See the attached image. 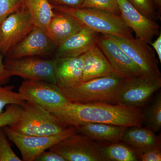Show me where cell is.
<instances>
[{
  "instance_id": "e575fe53",
  "label": "cell",
  "mask_w": 161,
  "mask_h": 161,
  "mask_svg": "<svg viewBox=\"0 0 161 161\" xmlns=\"http://www.w3.org/2000/svg\"><path fill=\"white\" fill-rule=\"evenodd\" d=\"M152 1L153 4L154 6H156L160 10H161V0H151Z\"/></svg>"
},
{
  "instance_id": "cb8c5ba5",
  "label": "cell",
  "mask_w": 161,
  "mask_h": 161,
  "mask_svg": "<svg viewBox=\"0 0 161 161\" xmlns=\"http://www.w3.org/2000/svg\"><path fill=\"white\" fill-rule=\"evenodd\" d=\"M14 88L13 86H3L0 84V114L6 106L17 105L22 107L26 102L19 92L14 91Z\"/></svg>"
},
{
  "instance_id": "e0dca14e",
  "label": "cell",
  "mask_w": 161,
  "mask_h": 161,
  "mask_svg": "<svg viewBox=\"0 0 161 161\" xmlns=\"http://www.w3.org/2000/svg\"><path fill=\"white\" fill-rule=\"evenodd\" d=\"M83 54L56 59L55 76L60 88H66L82 82Z\"/></svg>"
},
{
  "instance_id": "7a4b0ae2",
  "label": "cell",
  "mask_w": 161,
  "mask_h": 161,
  "mask_svg": "<svg viewBox=\"0 0 161 161\" xmlns=\"http://www.w3.org/2000/svg\"><path fill=\"white\" fill-rule=\"evenodd\" d=\"M125 80L114 73L61 90L70 103L104 102L116 104Z\"/></svg>"
},
{
  "instance_id": "f1b7e54d",
  "label": "cell",
  "mask_w": 161,
  "mask_h": 161,
  "mask_svg": "<svg viewBox=\"0 0 161 161\" xmlns=\"http://www.w3.org/2000/svg\"><path fill=\"white\" fill-rule=\"evenodd\" d=\"M23 0H0V23L19 9Z\"/></svg>"
},
{
  "instance_id": "ffe728a7",
  "label": "cell",
  "mask_w": 161,
  "mask_h": 161,
  "mask_svg": "<svg viewBox=\"0 0 161 161\" xmlns=\"http://www.w3.org/2000/svg\"><path fill=\"white\" fill-rule=\"evenodd\" d=\"M128 127L111 124L87 123L76 127L77 132L86 136L99 143H117L123 142Z\"/></svg>"
},
{
  "instance_id": "3957f363",
  "label": "cell",
  "mask_w": 161,
  "mask_h": 161,
  "mask_svg": "<svg viewBox=\"0 0 161 161\" xmlns=\"http://www.w3.org/2000/svg\"><path fill=\"white\" fill-rule=\"evenodd\" d=\"M9 127L24 135L51 136L64 132L69 126L39 105L26 101L17 121Z\"/></svg>"
},
{
  "instance_id": "4dcf8cb0",
  "label": "cell",
  "mask_w": 161,
  "mask_h": 161,
  "mask_svg": "<svg viewBox=\"0 0 161 161\" xmlns=\"http://www.w3.org/2000/svg\"><path fill=\"white\" fill-rule=\"evenodd\" d=\"M161 148L152 149L138 154L139 159L142 161H161Z\"/></svg>"
},
{
  "instance_id": "9a60e30c",
  "label": "cell",
  "mask_w": 161,
  "mask_h": 161,
  "mask_svg": "<svg viewBox=\"0 0 161 161\" xmlns=\"http://www.w3.org/2000/svg\"><path fill=\"white\" fill-rule=\"evenodd\" d=\"M98 33L84 26L57 47L55 59L78 57L97 44Z\"/></svg>"
},
{
  "instance_id": "52a82bcc",
  "label": "cell",
  "mask_w": 161,
  "mask_h": 161,
  "mask_svg": "<svg viewBox=\"0 0 161 161\" xmlns=\"http://www.w3.org/2000/svg\"><path fill=\"white\" fill-rule=\"evenodd\" d=\"M48 150L65 161H104L99 144L78 132L61 140Z\"/></svg>"
},
{
  "instance_id": "4316f807",
  "label": "cell",
  "mask_w": 161,
  "mask_h": 161,
  "mask_svg": "<svg viewBox=\"0 0 161 161\" xmlns=\"http://www.w3.org/2000/svg\"><path fill=\"white\" fill-rule=\"evenodd\" d=\"M136 9L145 16L154 20L159 18L156 12L154 5L151 0H127Z\"/></svg>"
},
{
  "instance_id": "8992f818",
  "label": "cell",
  "mask_w": 161,
  "mask_h": 161,
  "mask_svg": "<svg viewBox=\"0 0 161 161\" xmlns=\"http://www.w3.org/2000/svg\"><path fill=\"white\" fill-rule=\"evenodd\" d=\"M7 137L18 147L22 161H35L36 158L59 141L77 132L76 128L69 126L64 132L51 136H29L21 134L9 126L3 127Z\"/></svg>"
},
{
  "instance_id": "6da1fadb",
  "label": "cell",
  "mask_w": 161,
  "mask_h": 161,
  "mask_svg": "<svg viewBox=\"0 0 161 161\" xmlns=\"http://www.w3.org/2000/svg\"><path fill=\"white\" fill-rule=\"evenodd\" d=\"M52 113L69 126L75 128L87 123L141 127L144 122V113L139 108L104 102L69 103Z\"/></svg>"
},
{
  "instance_id": "30bf717a",
  "label": "cell",
  "mask_w": 161,
  "mask_h": 161,
  "mask_svg": "<svg viewBox=\"0 0 161 161\" xmlns=\"http://www.w3.org/2000/svg\"><path fill=\"white\" fill-rule=\"evenodd\" d=\"M161 87V77L143 75L125 80L119 92L117 104L135 108L143 106Z\"/></svg>"
},
{
  "instance_id": "5b68a950",
  "label": "cell",
  "mask_w": 161,
  "mask_h": 161,
  "mask_svg": "<svg viewBox=\"0 0 161 161\" xmlns=\"http://www.w3.org/2000/svg\"><path fill=\"white\" fill-rule=\"evenodd\" d=\"M19 93L25 101L37 104L51 113L70 103L57 84L42 80H24Z\"/></svg>"
},
{
  "instance_id": "44dd1931",
  "label": "cell",
  "mask_w": 161,
  "mask_h": 161,
  "mask_svg": "<svg viewBox=\"0 0 161 161\" xmlns=\"http://www.w3.org/2000/svg\"><path fill=\"white\" fill-rule=\"evenodd\" d=\"M23 3L35 26L46 32L47 25L55 14L48 0H23Z\"/></svg>"
},
{
  "instance_id": "603a6c76",
  "label": "cell",
  "mask_w": 161,
  "mask_h": 161,
  "mask_svg": "<svg viewBox=\"0 0 161 161\" xmlns=\"http://www.w3.org/2000/svg\"><path fill=\"white\" fill-rule=\"evenodd\" d=\"M144 121L148 128L154 132L161 129V95L158 94L144 113Z\"/></svg>"
},
{
  "instance_id": "9c48e42d",
  "label": "cell",
  "mask_w": 161,
  "mask_h": 161,
  "mask_svg": "<svg viewBox=\"0 0 161 161\" xmlns=\"http://www.w3.org/2000/svg\"><path fill=\"white\" fill-rule=\"evenodd\" d=\"M35 25L24 4L0 23V53L6 55L27 36Z\"/></svg>"
},
{
  "instance_id": "5bb4252c",
  "label": "cell",
  "mask_w": 161,
  "mask_h": 161,
  "mask_svg": "<svg viewBox=\"0 0 161 161\" xmlns=\"http://www.w3.org/2000/svg\"><path fill=\"white\" fill-rule=\"evenodd\" d=\"M120 15L127 26L135 32L136 38L151 44L154 36H158L160 26L136 9L127 0H117Z\"/></svg>"
},
{
  "instance_id": "4fadbf2b",
  "label": "cell",
  "mask_w": 161,
  "mask_h": 161,
  "mask_svg": "<svg viewBox=\"0 0 161 161\" xmlns=\"http://www.w3.org/2000/svg\"><path fill=\"white\" fill-rule=\"evenodd\" d=\"M57 47L46 32L35 26L32 30L12 48L6 55L7 58L10 59L44 56L50 54Z\"/></svg>"
},
{
  "instance_id": "d4e9b609",
  "label": "cell",
  "mask_w": 161,
  "mask_h": 161,
  "mask_svg": "<svg viewBox=\"0 0 161 161\" xmlns=\"http://www.w3.org/2000/svg\"><path fill=\"white\" fill-rule=\"evenodd\" d=\"M80 8L100 9L120 15L117 0H83Z\"/></svg>"
},
{
  "instance_id": "7c38bea8",
  "label": "cell",
  "mask_w": 161,
  "mask_h": 161,
  "mask_svg": "<svg viewBox=\"0 0 161 161\" xmlns=\"http://www.w3.org/2000/svg\"><path fill=\"white\" fill-rule=\"evenodd\" d=\"M97 44L114 70V73L125 80L145 75L139 67L108 35L98 36Z\"/></svg>"
},
{
  "instance_id": "277c9868",
  "label": "cell",
  "mask_w": 161,
  "mask_h": 161,
  "mask_svg": "<svg viewBox=\"0 0 161 161\" xmlns=\"http://www.w3.org/2000/svg\"><path fill=\"white\" fill-rule=\"evenodd\" d=\"M53 8L56 11L65 13L75 17L84 26L98 33L133 37L131 29L127 26L119 15L94 8L73 9L53 6Z\"/></svg>"
},
{
  "instance_id": "d6986e66",
  "label": "cell",
  "mask_w": 161,
  "mask_h": 161,
  "mask_svg": "<svg viewBox=\"0 0 161 161\" xmlns=\"http://www.w3.org/2000/svg\"><path fill=\"white\" fill-rule=\"evenodd\" d=\"M114 73V69L97 44L84 54L82 82Z\"/></svg>"
},
{
  "instance_id": "8fae6325",
  "label": "cell",
  "mask_w": 161,
  "mask_h": 161,
  "mask_svg": "<svg viewBox=\"0 0 161 161\" xmlns=\"http://www.w3.org/2000/svg\"><path fill=\"white\" fill-rule=\"evenodd\" d=\"M107 35L114 40L127 56L139 67L144 75L161 77L155 52L148 43L137 38L134 39Z\"/></svg>"
},
{
  "instance_id": "7402d4cb",
  "label": "cell",
  "mask_w": 161,
  "mask_h": 161,
  "mask_svg": "<svg viewBox=\"0 0 161 161\" xmlns=\"http://www.w3.org/2000/svg\"><path fill=\"white\" fill-rule=\"evenodd\" d=\"M98 144L100 146L101 151L105 161L139 160L137 154L126 145L120 142L99 143Z\"/></svg>"
},
{
  "instance_id": "1f68e13d",
  "label": "cell",
  "mask_w": 161,
  "mask_h": 161,
  "mask_svg": "<svg viewBox=\"0 0 161 161\" xmlns=\"http://www.w3.org/2000/svg\"><path fill=\"white\" fill-rule=\"evenodd\" d=\"M36 161H65L62 157L54 152L45 150L36 158Z\"/></svg>"
},
{
  "instance_id": "484cf974",
  "label": "cell",
  "mask_w": 161,
  "mask_h": 161,
  "mask_svg": "<svg viewBox=\"0 0 161 161\" xmlns=\"http://www.w3.org/2000/svg\"><path fill=\"white\" fill-rule=\"evenodd\" d=\"M12 149L3 128H0V161H22Z\"/></svg>"
},
{
  "instance_id": "f546056e",
  "label": "cell",
  "mask_w": 161,
  "mask_h": 161,
  "mask_svg": "<svg viewBox=\"0 0 161 161\" xmlns=\"http://www.w3.org/2000/svg\"><path fill=\"white\" fill-rule=\"evenodd\" d=\"M53 6L77 9L80 8L83 0H48Z\"/></svg>"
},
{
  "instance_id": "d6a6232c",
  "label": "cell",
  "mask_w": 161,
  "mask_h": 161,
  "mask_svg": "<svg viewBox=\"0 0 161 161\" xmlns=\"http://www.w3.org/2000/svg\"><path fill=\"white\" fill-rule=\"evenodd\" d=\"M10 77L11 76L3 62V55L0 53V84L3 85L6 83Z\"/></svg>"
},
{
  "instance_id": "2e32d148",
  "label": "cell",
  "mask_w": 161,
  "mask_h": 161,
  "mask_svg": "<svg viewBox=\"0 0 161 161\" xmlns=\"http://www.w3.org/2000/svg\"><path fill=\"white\" fill-rule=\"evenodd\" d=\"M56 11L47 25L46 33L58 47L84 26L75 17Z\"/></svg>"
},
{
  "instance_id": "ac0fdd59",
  "label": "cell",
  "mask_w": 161,
  "mask_h": 161,
  "mask_svg": "<svg viewBox=\"0 0 161 161\" xmlns=\"http://www.w3.org/2000/svg\"><path fill=\"white\" fill-rule=\"evenodd\" d=\"M149 128L128 127L124 134L123 142L138 155L152 149L161 148L160 136Z\"/></svg>"
},
{
  "instance_id": "83f0119b",
  "label": "cell",
  "mask_w": 161,
  "mask_h": 161,
  "mask_svg": "<svg viewBox=\"0 0 161 161\" xmlns=\"http://www.w3.org/2000/svg\"><path fill=\"white\" fill-rule=\"evenodd\" d=\"M22 111V107L17 105H9L5 112L0 114V128L11 126L16 122Z\"/></svg>"
},
{
  "instance_id": "836d02e7",
  "label": "cell",
  "mask_w": 161,
  "mask_h": 161,
  "mask_svg": "<svg viewBox=\"0 0 161 161\" xmlns=\"http://www.w3.org/2000/svg\"><path fill=\"white\" fill-rule=\"evenodd\" d=\"M150 45L153 47V49L158 55L160 62H161V34H159L158 37Z\"/></svg>"
},
{
  "instance_id": "ba28073f",
  "label": "cell",
  "mask_w": 161,
  "mask_h": 161,
  "mask_svg": "<svg viewBox=\"0 0 161 161\" xmlns=\"http://www.w3.org/2000/svg\"><path fill=\"white\" fill-rule=\"evenodd\" d=\"M56 61L55 58L43 59L30 57L7 58L4 64L11 77L18 76L26 80H42L57 84L55 76Z\"/></svg>"
}]
</instances>
